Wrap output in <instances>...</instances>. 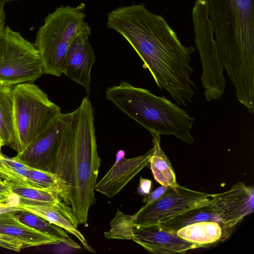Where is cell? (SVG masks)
I'll list each match as a JSON object with an SVG mask.
<instances>
[{
  "instance_id": "1",
  "label": "cell",
  "mask_w": 254,
  "mask_h": 254,
  "mask_svg": "<svg viewBox=\"0 0 254 254\" xmlns=\"http://www.w3.org/2000/svg\"><path fill=\"white\" fill-rule=\"evenodd\" d=\"M106 25L128 42L160 89L180 105L191 102L195 86L190 64L195 48L184 46L163 17L149 11L144 3H133L109 12Z\"/></svg>"
},
{
  "instance_id": "2",
  "label": "cell",
  "mask_w": 254,
  "mask_h": 254,
  "mask_svg": "<svg viewBox=\"0 0 254 254\" xmlns=\"http://www.w3.org/2000/svg\"><path fill=\"white\" fill-rule=\"evenodd\" d=\"M65 122L53 158V173L62 181L66 204L70 206L78 224H86L90 207L96 201L97 184L101 158L95 136L94 110L88 97Z\"/></svg>"
},
{
  "instance_id": "3",
  "label": "cell",
  "mask_w": 254,
  "mask_h": 254,
  "mask_svg": "<svg viewBox=\"0 0 254 254\" xmlns=\"http://www.w3.org/2000/svg\"><path fill=\"white\" fill-rule=\"evenodd\" d=\"M218 56L229 76L254 71V0H206Z\"/></svg>"
},
{
  "instance_id": "4",
  "label": "cell",
  "mask_w": 254,
  "mask_h": 254,
  "mask_svg": "<svg viewBox=\"0 0 254 254\" xmlns=\"http://www.w3.org/2000/svg\"><path fill=\"white\" fill-rule=\"evenodd\" d=\"M105 96L119 110L150 133L173 134L186 143L194 142L190 130L195 118L165 97L156 96L126 81L107 88Z\"/></svg>"
},
{
  "instance_id": "5",
  "label": "cell",
  "mask_w": 254,
  "mask_h": 254,
  "mask_svg": "<svg viewBox=\"0 0 254 254\" xmlns=\"http://www.w3.org/2000/svg\"><path fill=\"white\" fill-rule=\"evenodd\" d=\"M85 8L83 2L75 7L61 5L44 19L34 44L40 54L44 73L61 76L72 42L80 35H90L91 28L85 20Z\"/></svg>"
},
{
  "instance_id": "6",
  "label": "cell",
  "mask_w": 254,
  "mask_h": 254,
  "mask_svg": "<svg viewBox=\"0 0 254 254\" xmlns=\"http://www.w3.org/2000/svg\"><path fill=\"white\" fill-rule=\"evenodd\" d=\"M12 95L13 149L20 154L42 135L62 113L61 108L33 83L15 85Z\"/></svg>"
},
{
  "instance_id": "7",
  "label": "cell",
  "mask_w": 254,
  "mask_h": 254,
  "mask_svg": "<svg viewBox=\"0 0 254 254\" xmlns=\"http://www.w3.org/2000/svg\"><path fill=\"white\" fill-rule=\"evenodd\" d=\"M44 74L42 61L34 44L0 22V84L32 82Z\"/></svg>"
},
{
  "instance_id": "8",
  "label": "cell",
  "mask_w": 254,
  "mask_h": 254,
  "mask_svg": "<svg viewBox=\"0 0 254 254\" xmlns=\"http://www.w3.org/2000/svg\"><path fill=\"white\" fill-rule=\"evenodd\" d=\"M104 236L109 239L132 240L148 252L155 254L185 253L198 247L181 237L177 233L160 224L139 225L133 223L129 215L119 209Z\"/></svg>"
},
{
  "instance_id": "9",
  "label": "cell",
  "mask_w": 254,
  "mask_h": 254,
  "mask_svg": "<svg viewBox=\"0 0 254 254\" xmlns=\"http://www.w3.org/2000/svg\"><path fill=\"white\" fill-rule=\"evenodd\" d=\"M194 42L202 64L201 77L204 96L208 101L219 99L226 86L223 68L208 16L206 0H196L192 11Z\"/></svg>"
},
{
  "instance_id": "10",
  "label": "cell",
  "mask_w": 254,
  "mask_h": 254,
  "mask_svg": "<svg viewBox=\"0 0 254 254\" xmlns=\"http://www.w3.org/2000/svg\"><path fill=\"white\" fill-rule=\"evenodd\" d=\"M211 194L193 190L179 185L170 188L157 200L145 204L130 215L132 222L139 225L164 224L193 208L207 204Z\"/></svg>"
},
{
  "instance_id": "11",
  "label": "cell",
  "mask_w": 254,
  "mask_h": 254,
  "mask_svg": "<svg viewBox=\"0 0 254 254\" xmlns=\"http://www.w3.org/2000/svg\"><path fill=\"white\" fill-rule=\"evenodd\" d=\"M209 203L229 236L245 217L253 212L254 188L238 183L227 191L211 194Z\"/></svg>"
},
{
  "instance_id": "12",
  "label": "cell",
  "mask_w": 254,
  "mask_h": 254,
  "mask_svg": "<svg viewBox=\"0 0 254 254\" xmlns=\"http://www.w3.org/2000/svg\"><path fill=\"white\" fill-rule=\"evenodd\" d=\"M153 151V147L143 155L127 159L125 151L119 150L115 163L97 183L94 190L109 198L114 196L149 163Z\"/></svg>"
},
{
  "instance_id": "13",
  "label": "cell",
  "mask_w": 254,
  "mask_h": 254,
  "mask_svg": "<svg viewBox=\"0 0 254 254\" xmlns=\"http://www.w3.org/2000/svg\"><path fill=\"white\" fill-rule=\"evenodd\" d=\"M89 36L81 34L73 40L68 49L63 70L64 75L85 89L87 95L90 91L91 71L96 61Z\"/></svg>"
},
{
  "instance_id": "14",
  "label": "cell",
  "mask_w": 254,
  "mask_h": 254,
  "mask_svg": "<svg viewBox=\"0 0 254 254\" xmlns=\"http://www.w3.org/2000/svg\"><path fill=\"white\" fill-rule=\"evenodd\" d=\"M64 122L62 113L42 135L14 157L30 167L53 173L54 153Z\"/></svg>"
},
{
  "instance_id": "15",
  "label": "cell",
  "mask_w": 254,
  "mask_h": 254,
  "mask_svg": "<svg viewBox=\"0 0 254 254\" xmlns=\"http://www.w3.org/2000/svg\"><path fill=\"white\" fill-rule=\"evenodd\" d=\"M0 233L17 240L25 248L61 244L52 236L37 231L20 221L12 211L0 214Z\"/></svg>"
},
{
  "instance_id": "16",
  "label": "cell",
  "mask_w": 254,
  "mask_h": 254,
  "mask_svg": "<svg viewBox=\"0 0 254 254\" xmlns=\"http://www.w3.org/2000/svg\"><path fill=\"white\" fill-rule=\"evenodd\" d=\"M176 233L179 237L196 245L198 248L210 247L227 239L223 227L211 221L192 223L182 227Z\"/></svg>"
},
{
  "instance_id": "17",
  "label": "cell",
  "mask_w": 254,
  "mask_h": 254,
  "mask_svg": "<svg viewBox=\"0 0 254 254\" xmlns=\"http://www.w3.org/2000/svg\"><path fill=\"white\" fill-rule=\"evenodd\" d=\"M19 207L73 235L81 242L86 250L91 253H95V250L88 245L82 233L56 206L46 203L20 202Z\"/></svg>"
},
{
  "instance_id": "18",
  "label": "cell",
  "mask_w": 254,
  "mask_h": 254,
  "mask_svg": "<svg viewBox=\"0 0 254 254\" xmlns=\"http://www.w3.org/2000/svg\"><path fill=\"white\" fill-rule=\"evenodd\" d=\"M151 134L153 137L154 151L149 163L153 177L161 185L175 187L179 184L171 163L161 148L160 134L155 132H151Z\"/></svg>"
},
{
  "instance_id": "19",
  "label": "cell",
  "mask_w": 254,
  "mask_h": 254,
  "mask_svg": "<svg viewBox=\"0 0 254 254\" xmlns=\"http://www.w3.org/2000/svg\"><path fill=\"white\" fill-rule=\"evenodd\" d=\"M12 213L21 222L37 231L52 236L59 241L61 244L73 249L81 248V247L62 228L49 223L40 217L24 210L12 211Z\"/></svg>"
},
{
  "instance_id": "20",
  "label": "cell",
  "mask_w": 254,
  "mask_h": 254,
  "mask_svg": "<svg viewBox=\"0 0 254 254\" xmlns=\"http://www.w3.org/2000/svg\"><path fill=\"white\" fill-rule=\"evenodd\" d=\"M14 86L0 84V136L2 146L14 149L13 89Z\"/></svg>"
},
{
  "instance_id": "21",
  "label": "cell",
  "mask_w": 254,
  "mask_h": 254,
  "mask_svg": "<svg viewBox=\"0 0 254 254\" xmlns=\"http://www.w3.org/2000/svg\"><path fill=\"white\" fill-rule=\"evenodd\" d=\"M204 221H215L220 223L223 227L226 237L229 236L224 225L209 203L190 209L160 225L165 228L176 232L183 227L195 222Z\"/></svg>"
},
{
  "instance_id": "22",
  "label": "cell",
  "mask_w": 254,
  "mask_h": 254,
  "mask_svg": "<svg viewBox=\"0 0 254 254\" xmlns=\"http://www.w3.org/2000/svg\"><path fill=\"white\" fill-rule=\"evenodd\" d=\"M0 247L8 250L19 252L25 246L17 240L0 233Z\"/></svg>"
},
{
  "instance_id": "23",
  "label": "cell",
  "mask_w": 254,
  "mask_h": 254,
  "mask_svg": "<svg viewBox=\"0 0 254 254\" xmlns=\"http://www.w3.org/2000/svg\"><path fill=\"white\" fill-rule=\"evenodd\" d=\"M169 188L161 185L154 191L145 195L143 199V202L147 204L158 200Z\"/></svg>"
},
{
  "instance_id": "24",
  "label": "cell",
  "mask_w": 254,
  "mask_h": 254,
  "mask_svg": "<svg viewBox=\"0 0 254 254\" xmlns=\"http://www.w3.org/2000/svg\"><path fill=\"white\" fill-rule=\"evenodd\" d=\"M151 181L140 178L138 188V192L142 195H146L150 192L151 188Z\"/></svg>"
},
{
  "instance_id": "25",
  "label": "cell",
  "mask_w": 254,
  "mask_h": 254,
  "mask_svg": "<svg viewBox=\"0 0 254 254\" xmlns=\"http://www.w3.org/2000/svg\"><path fill=\"white\" fill-rule=\"evenodd\" d=\"M1 178L0 176V194L8 196L12 193L11 187L5 180L2 181Z\"/></svg>"
},
{
  "instance_id": "26",
  "label": "cell",
  "mask_w": 254,
  "mask_h": 254,
  "mask_svg": "<svg viewBox=\"0 0 254 254\" xmlns=\"http://www.w3.org/2000/svg\"><path fill=\"white\" fill-rule=\"evenodd\" d=\"M23 210L20 207H14L7 202H0V214L10 211Z\"/></svg>"
},
{
  "instance_id": "27",
  "label": "cell",
  "mask_w": 254,
  "mask_h": 254,
  "mask_svg": "<svg viewBox=\"0 0 254 254\" xmlns=\"http://www.w3.org/2000/svg\"><path fill=\"white\" fill-rule=\"evenodd\" d=\"M9 196L0 194V202H7Z\"/></svg>"
},
{
  "instance_id": "28",
  "label": "cell",
  "mask_w": 254,
  "mask_h": 254,
  "mask_svg": "<svg viewBox=\"0 0 254 254\" xmlns=\"http://www.w3.org/2000/svg\"><path fill=\"white\" fill-rule=\"evenodd\" d=\"M1 146H2V145L1 142V141L0 140V155L1 154L0 150H1Z\"/></svg>"
},
{
  "instance_id": "29",
  "label": "cell",
  "mask_w": 254,
  "mask_h": 254,
  "mask_svg": "<svg viewBox=\"0 0 254 254\" xmlns=\"http://www.w3.org/2000/svg\"><path fill=\"white\" fill-rule=\"evenodd\" d=\"M7 1H14V0H6Z\"/></svg>"
},
{
  "instance_id": "30",
  "label": "cell",
  "mask_w": 254,
  "mask_h": 254,
  "mask_svg": "<svg viewBox=\"0 0 254 254\" xmlns=\"http://www.w3.org/2000/svg\"><path fill=\"white\" fill-rule=\"evenodd\" d=\"M0 141H1L0 136Z\"/></svg>"
}]
</instances>
